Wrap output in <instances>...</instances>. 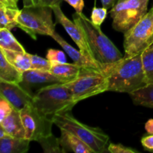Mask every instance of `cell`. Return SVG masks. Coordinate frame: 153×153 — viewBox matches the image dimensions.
<instances>
[{"label":"cell","instance_id":"cell-30","mask_svg":"<svg viewBox=\"0 0 153 153\" xmlns=\"http://www.w3.org/2000/svg\"><path fill=\"white\" fill-rule=\"evenodd\" d=\"M108 152L111 153H137L138 151L121 143H111L108 147Z\"/></svg>","mask_w":153,"mask_h":153},{"label":"cell","instance_id":"cell-21","mask_svg":"<svg viewBox=\"0 0 153 153\" xmlns=\"http://www.w3.org/2000/svg\"><path fill=\"white\" fill-rule=\"evenodd\" d=\"M129 95L135 105L153 108V84H149Z\"/></svg>","mask_w":153,"mask_h":153},{"label":"cell","instance_id":"cell-26","mask_svg":"<svg viewBox=\"0 0 153 153\" xmlns=\"http://www.w3.org/2000/svg\"><path fill=\"white\" fill-rule=\"evenodd\" d=\"M108 9L105 7H97L94 6L91 12V19L96 25L101 27L107 16Z\"/></svg>","mask_w":153,"mask_h":153},{"label":"cell","instance_id":"cell-38","mask_svg":"<svg viewBox=\"0 0 153 153\" xmlns=\"http://www.w3.org/2000/svg\"><path fill=\"white\" fill-rule=\"evenodd\" d=\"M152 9L153 10V4H152Z\"/></svg>","mask_w":153,"mask_h":153},{"label":"cell","instance_id":"cell-27","mask_svg":"<svg viewBox=\"0 0 153 153\" xmlns=\"http://www.w3.org/2000/svg\"><path fill=\"white\" fill-rule=\"evenodd\" d=\"M46 58L53 64L67 63V58L64 52L58 49H49L47 50Z\"/></svg>","mask_w":153,"mask_h":153},{"label":"cell","instance_id":"cell-12","mask_svg":"<svg viewBox=\"0 0 153 153\" xmlns=\"http://www.w3.org/2000/svg\"><path fill=\"white\" fill-rule=\"evenodd\" d=\"M52 37L63 48L64 52L70 56L73 61V63L77 64L80 67L83 68H94L97 70H103L104 66L102 64L100 63L94 58L88 56L81 50H77L74 47L69 44L61 35L58 34L56 31L52 34Z\"/></svg>","mask_w":153,"mask_h":153},{"label":"cell","instance_id":"cell-9","mask_svg":"<svg viewBox=\"0 0 153 153\" xmlns=\"http://www.w3.org/2000/svg\"><path fill=\"white\" fill-rule=\"evenodd\" d=\"M20 114L25 129V138L37 142L40 139L52 134V128L54 125L52 119L42 114L32 103L23 108Z\"/></svg>","mask_w":153,"mask_h":153},{"label":"cell","instance_id":"cell-11","mask_svg":"<svg viewBox=\"0 0 153 153\" xmlns=\"http://www.w3.org/2000/svg\"><path fill=\"white\" fill-rule=\"evenodd\" d=\"M52 8L53 10V13L55 16L57 23L61 24L64 27L65 31L70 35L72 40L77 45L79 50L82 51L84 54H85L88 56L93 58L91 49L88 46L85 35H84L82 30L77 25V24L74 21L72 22L69 18L66 16V15L61 10V4H56V5L52 6Z\"/></svg>","mask_w":153,"mask_h":153},{"label":"cell","instance_id":"cell-25","mask_svg":"<svg viewBox=\"0 0 153 153\" xmlns=\"http://www.w3.org/2000/svg\"><path fill=\"white\" fill-rule=\"evenodd\" d=\"M31 70L50 71L52 64L47 58H42L37 55H31Z\"/></svg>","mask_w":153,"mask_h":153},{"label":"cell","instance_id":"cell-17","mask_svg":"<svg viewBox=\"0 0 153 153\" xmlns=\"http://www.w3.org/2000/svg\"><path fill=\"white\" fill-rule=\"evenodd\" d=\"M0 52L4 54L6 59L14 66L17 70L24 73L31 68V54L26 52H18V51L7 50L0 49Z\"/></svg>","mask_w":153,"mask_h":153},{"label":"cell","instance_id":"cell-15","mask_svg":"<svg viewBox=\"0 0 153 153\" xmlns=\"http://www.w3.org/2000/svg\"><path fill=\"white\" fill-rule=\"evenodd\" d=\"M0 127L7 135L16 137H25V129L22 123L20 111L13 109L10 115L0 121Z\"/></svg>","mask_w":153,"mask_h":153},{"label":"cell","instance_id":"cell-13","mask_svg":"<svg viewBox=\"0 0 153 153\" xmlns=\"http://www.w3.org/2000/svg\"><path fill=\"white\" fill-rule=\"evenodd\" d=\"M56 83H65L61 79L55 76L50 71L29 70L23 73V79L20 85L23 88L31 91L32 87L39 85H52Z\"/></svg>","mask_w":153,"mask_h":153},{"label":"cell","instance_id":"cell-35","mask_svg":"<svg viewBox=\"0 0 153 153\" xmlns=\"http://www.w3.org/2000/svg\"><path fill=\"white\" fill-rule=\"evenodd\" d=\"M0 3H2L4 5L10 7H18L17 4L13 0H0Z\"/></svg>","mask_w":153,"mask_h":153},{"label":"cell","instance_id":"cell-39","mask_svg":"<svg viewBox=\"0 0 153 153\" xmlns=\"http://www.w3.org/2000/svg\"><path fill=\"white\" fill-rule=\"evenodd\" d=\"M152 45H153V44H152Z\"/></svg>","mask_w":153,"mask_h":153},{"label":"cell","instance_id":"cell-4","mask_svg":"<svg viewBox=\"0 0 153 153\" xmlns=\"http://www.w3.org/2000/svg\"><path fill=\"white\" fill-rule=\"evenodd\" d=\"M54 124L60 129L73 133L86 143L95 153L108 152L109 137L99 127L86 125L76 119L71 111L57 114L52 117Z\"/></svg>","mask_w":153,"mask_h":153},{"label":"cell","instance_id":"cell-31","mask_svg":"<svg viewBox=\"0 0 153 153\" xmlns=\"http://www.w3.org/2000/svg\"><path fill=\"white\" fill-rule=\"evenodd\" d=\"M140 142L145 150L153 152V134H149L148 135L143 136Z\"/></svg>","mask_w":153,"mask_h":153},{"label":"cell","instance_id":"cell-7","mask_svg":"<svg viewBox=\"0 0 153 153\" xmlns=\"http://www.w3.org/2000/svg\"><path fill=\"white\" fill-rule=\"evenodd\" d=\"M153 44V10L124 33V58L142 54Z\"/></svg>","mask_w":153,"mask_h":153},{"label":"cell","instance_id":"cell-33","mask_svg":"<svg viewBox=\"0 0 153 153\" xmlns=\"http://www.w3.org/2000/svg\"><path fill=\"white\" fill-rule=\"evenodd\" d=\"M100 1H101L102 4V7H105V8L108 10V9L112 8L116 4L118 0H100Z\"/></svg>","mask_w":153,"mask_h":153},{"label":"cell","instance_id":"cell-18","mask_svg":"<svg viewBox=\"0 0 153 153\" xmlns=\"http://www.w3.org/2000/svg\"><path fill=\"white\" fill-rule=\"evenodd\" d=\"M0 81L9 83L20 84L23 79V73L12 65L0 52Z\"/></svg>","mask_w":153,"mask_h":153},{"label":"cell","instance_id":"cell-37","mask_svg":"<svg viewBox=\"0 0 153 153\" xmlns=\"http://www.w3.org/2000/svg\"><path fill=\"white\" fill-rule=\"evenodd\" d=\"M13 1H14V2H15V3H16V4H17V3H18V1H19V0H13Z\"/></svg>","mask_w":153,"mask_h":153},{"label":"cell","instance_id":"cell-1","mask_svg":"<svg viewBox=\"0 0 153 153\" xmlns=\"http://www.w3.org/2000/svg\"><path fill=\"white\" fill-rule=\"evenodd\" d=\"M108 81V91L131 94L148 85L141 54L104 66Z\"/></svg>","mask_w":153,"mask_h":153},{"label":"cell","instance_id":"cell-23","mask_svg":"<svg viewBox=\"0 0 153 153\" xmlns=\"http://www.w3.org/2000/svg\"><path fill=\"white\" fill-rule=\"evenodd\" d=\"M45 153H64L60 140L53 134L43 137L38 140Z\"/></svg>","mask_w":153,"mask_h":153},{"label":"cell","instance_id":"cell-2","mask_svg":"<svg viewBox=\"0 0 153 153\" xmlns=\"http://www.w3.org/2000/svg\"><path fill=\"white\" fill-rule=\"evenodd\" d=\"M73 18L83 32L94 59L105 65L123 58L122 53L102 31L100 27L96 25L84 13L76 12L73 13Z\"/></svg>","mask_w":153,"mask_h":153},{"label":"cell","instance_id":"cell-19","mask_svg":"<svg viewBox=\"0 0 153 153\" xmlns=\"http://www.w3.org/2000/svg\"><path fill=\"white\" fill-rule=\"evenodd\" d=\"M81 68L82 67L78 66L75 63L73 64L64 63V64H53L50 72L67 83L77 77Z\"/></svg>","mask_w":153,"mask_h":153},{"label":"cell","instance_id":"cell-8","mask_svg":"<svg viewBox=\"0 0 153 153\" xmlns=\"http://www.w3.org/2000/svg\"><path fill=\"white\" fill-rule=\"evenodd\" d=\"M149 0H118L111 10L114 29L125 33L147 13Z\"/></svg>","mask_w":153,"mask_h":153},{"label":"cell","instance_id":"cell-29","mask_svg":"<svg viewBox=\"0 0 153 153\" xmlns=\"http://www.w3.org/2000/svg\"><path fill=\"white\" fill-rule=\"evenodd\" d=\"M63 0H23V6H52L61 4Z\"/></svg>","mask_w":153,"mask_h":153},{"label":"cell","instance_id":"cell-10","mask_svg":"<svg viewBox=\"0 0 153 153\" xmlns=\"http://www.w3.org/2000/svg\"><path fill=\"white\" fill-rule=\"evenodd\" d=\"M0 95L8 100L15 109L21 111L27 105L32 103L34 94L20 84L0 81Z\"/></svg>","mask_w":153,"mask_h":153},{"label":"cell","instance_id":"cell-24","mask_svg":"<svg viewBox=\"0 0 153 153\" xmlns=\"http://www.w3.org/2000/svg\"><path fill=\"white\" fill-rule=\"evenodd\" d=\"M147 84H153V45L141 54Z\"/></svg>","mask_w":153,"mask_h":153},{"label":"cell","instance_id":"cell-5","mask_svg":"<svg viewBox=\"0 0 153 153\" xmlns=\"http://www.w3.org/2000/svg\"><path fill=\"white\" fill-rule=\"evenodd\" d=\"M52 13L49 6H23L17 17V27L34 40L37 34L52 37L55 31Z\"/></svg>","mask_w":153,"mask_h":153},{"label":"cell","instance_id":"cell-14","mask_svg":"<svg viewBox=\"0 0 153 153\" xmlns=\"http://www.w3.org/2000/svg\"><path fill=\"white\" fill-rule=\"evenodd\" d=\"M61 130L60 143L64 153L73 152L76 153H95L94 151L73 133L65 129Z\"/></svg>","mask_w":153,"mask_h":153},{"label":"cell","instance_id":"cell-36","mask_svg":"<svg viewBox=\"0 0 153 153\" xmlns=\"http://www.w3.org/2000/svg\"><path fill=\"white\" fill-rule=\"evenodd\" d=\"M7 135V134L6 133V131L1 127H0V138H3V137H4Z\"/></svg>","mask_w":153,"mask_h":153},{"label":"cell","instance_id":"cell-16","mask_svg":"<svg viewBox=\"0 0 153 153\" xmlns=\"http://www.w3.org/2000/svg\"><path fill=\"white\" fill-rule=\"evenodd\" d=\"M31 140L25 137L7 135L0 138L1 153H25L29 150Z\"/></svg>","mask_w":153,"mask_h":153},{"label":"cell","instance_id":"cell-22","mask_svg":"<svg viewBox=\"0 0 153 153\" xmlns=\"http://www.w3.org/2000/svg\"><path fill=\"white\" fill-rule=\"evenodd\" d=\"M0 49L25 52L22 44L7 28H0Z\"/></svg>","mask_w":153,"mask_h":153},{"label":"cell","instance_id":"cell-3","mask_svg":"<svg viewBox=\"0 0 153 153\" xmlns=\"http://www.w3.org/2000/svg\"><path fill=\"white\" fill-rule=\"evenodd\" d=\"M77 103L71 90L64 83L40 88L34 94L32 102L38 111L51 119L57 114L71 111Z\"/></svg>","mask_w":153,"mask_h":153},{"label":"cell","instance_id":"cell-20","mask_svg":"<svg viewBox=\"0 0 153 153\" xmlns=\"http://www.w3.org/2000/svg\"><path fill=\"white\" fill-rule=\"evenodd\" d=\"M20 13L18 7H10L0 3V28L11 30L17 27V17Z\"/></svg>","mask_w":153,"mask_h":153},{"label":"cell","instance_id":"cell-6","mask_svg":"<svg viewBox=\"0 0 153 153\" xmlns=\"http://www.w3.org/2000/svg\"><path fill=\"white\" fill-rule=\"evenodd\" d=\"M64 84L71 90L77 102L106 92L108 89V81L105 72L94 68H81L76 79Z\"/></svg>","mask_w":153,"mask_h":153},{"label":"cell","instance_id":"cell-34","mask_svg":"<svg viewBox=\"0 0 153 153\" xmlns=\"http://www.w3.org/2000/svg\"><path fill=\"white\" fill-rule=\"evenodd\" d=\"M145 129L148 134H153V119H149L145 124Z\"/></svg>","mask_w":153,"mask_h":153},{"label":"cell","instance_id":"cell-32","mask_svg":"<svg viewBox=\"0 0 153 153\" xmlns=\"http://www.w3.org/2000/svg\"><path fill=\"white\" fill-rule=\"evenodd\" d=\"M68 3L70 6L76 10L77 13H82L84 7H85V1L84 0H63Z\"/></svg>","mask_w":153,"mask_h":153},{"label":"cell","instance_id":"cell-28","mask_svg":"<svg viewBox=\"0 0 153 153\" xmlns=\"http://www.w3.org/2000/svg\"><path fill=\"white\" fill-rule=\"evenodd\" d=\"M13 109L14 108L10 104V102L6 100L4 97L0 95V121L10 115Z\"/></svg>","mask_w":153,"mask_h":153}]
</instances>
